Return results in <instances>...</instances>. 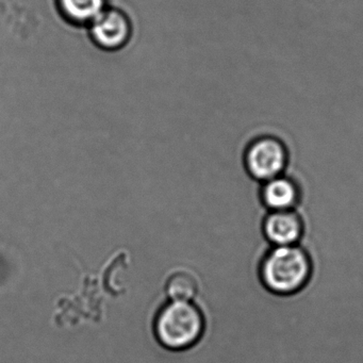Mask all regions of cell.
Wrapping results in <instances>:
<instances>
[{
	"mask_svg": "<svg viewBox=\"0 0 363 363\" xmlns=\"http://www.w3.org/2000/svg\"><path fill=\"white\" fill-rule=\"evenodd\" d=\"M312 269L309 254L298 244L272 246L260 261L259 277L269 292L289 296L307 286Z\"/></svg>",
	"mask_w": 363,
	"mask_h": 363,
	"instance_id": "1",
	"label": "cell"
},
{
	"mask_svg": "<svg viewBox=\"0 0 363 363\" xmlns=\"http://www.w3.org/2000/svg\"><path fill=\"white\" fill-rule=\"evenodd\" d=\"M205 330V315L191 301L172 299L161 307L155 318L157 341L173 352H182L196 345Z\"/></svg>",
	"mask_w": 363,
	"mask_h": 363,
	"instance_id": "2",
	"label": "cell"
},
{
	"mask_svg": "<svg viewBox=\"0 0 363 363\" xmlns=\"http://www.w3.org/2000/svg\"><path fill=\"white\" fill-rule=\"evenodd\" d=\"M286 164V152L274 138L255 141L246 152V167L252 177L261 182L281 175Z\"/></svg>",
	"mask_w": 363,
	"mask_h": 363,
	"instance_id": "3",
	"label": "cell"
},
{
	"mask_svg": "<svg viewBox=\"0 0 363 363\" xmlns=\"http://www.w3.org/2000/svg\"><path fill=\"white\" fill-rule=\"evenodd\" d=\"M91 35L99 48L116 50L124 48L130 39V23L122 12L104 11L91 23Z\"/></svg>",
	"mask_w": 363,
	"mask_h": 363,
	"instance_id": "4",
	"label": "cell"
},
{
	"mask_svg": "<svg viewBox=\"0 0 363 363\" xmlns=\"http://www.w3.org/2000/svg\"><path fill=\"white\" fill-rule=\"evenodd\" d=\"M263 235L272 246L298 244L303 235V223L293 210L271 211L263 220Z\"/></svg>",
	"mask_w": 363,
	"mask_h": 363,
	"instance_id": "5",
	"label": "cell"
},
{
	"mask_svg": "<svg viewBox=\"0 0 363 363\" xmlns=\"http://www.w3.org/2000/svg\"><path fill=\"white\" fill-rule=\"evenodd\" d=\"M261 197L269 211L293 210L298 201V191L292 180L279 175L265 182Z\"/></svg>",
	"mask_w": 363,
	"mask_h": 363,
	"instance_id": "6",
	"label": "cell"
},
{
	"mask_svg": "<svg viewBox=\"0 0 363 363\" xmlns=\"http://www.w3.org/2000/svg\"><path fill=\"white\" fill-rule=\"evenodd\" d=\"M61 10L73 23H92L104 12L105 0H59Z\"/></svg>",
	"mask_w": 363,
	"mask_h": 363,
	"instance_id": "7",
	"label": "cell"
},
{
	"mask_svg": "<svg viewBox=\"0 0 363 363\" xmlns=\"http://www.w3.org/2000/svg\"><path fill=\"white\" fill-rule=\"evenodd\" d=\"M167 292L172 299L191 301L199 292V284L191 274L178 272L167 280Z\"/></svg>",
	"mask_w": 363,
	"mask_h": 363,
	"instance_id": "8",
	"label": "cell"
}]
</instances>
